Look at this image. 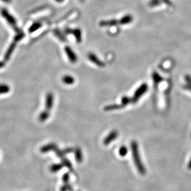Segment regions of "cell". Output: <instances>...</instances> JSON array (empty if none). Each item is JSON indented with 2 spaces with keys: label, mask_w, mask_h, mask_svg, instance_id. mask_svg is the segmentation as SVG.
<instances>
[{
  "label": "cell",
  "mask_w": 191,
  "mask_h": 191,
  "mask_svg": "<svg viewBox=\"0 0 191 191\" xmlns=\"http://www.w3.org/2000/svg\"><path fill=\"white\" fill-rule=\"evenodd\" d=\"M117 136V133L116 131H113L111 132V134L106 138V139H105L104 141V143L105 145H108L110 143L111 141H112L113 140H115L116 139V137Z\"/></svg>",
  "instance_id": "30bf717a"
},
{
  "label": "cell",
  "mask_w": 191,
  "mask_h": 191,
  "mask_svg": "<svg viewBox=\"0 0 191 191\" xmlns=\"http://www.w3.org/2000/svg\"><path fill=\"white\" fill-rule=\"evenodd\" d=\"M53 34L59 39V40H61V42H66V40H67L66 37L64 34L60 29H54Z\"/></svg>",
  "instance_id": "52a82bcc"
},
{
  "label": "cell",
  "mask_w": 191,
  "mask_h": 191,
  "mask_svg": "<svg viewBox=\"0 0 191 191\" xmlns=\"http://www.w3.org/2000/svg\"><path fill=\"white\" fill-rule=\"evenodd\" d=\"M120 21H117L116 20H109V21H103L100 22V25L102 27H106V26H115L118 24Z\"/></svg>",
  "instance_id": "9c48e42d"
},
{
  "label": "cell",
  "mask_w": 191,
  "mask_h": 191,
  "mask_svg": "<svg viewBox=\"0 0 191 191\" xmlns=\"http://www.w3.org/2000/svg\"><path fill=\"white\" fill-rule=\"evenodd\" d=\"M1 14L5 19V20L7 21L9 25H10L13 28V29L15 30L16 33H19L22 31V30H21L17 26V22L16 19L10 14L7 9H6L5 8L1 9Z\"/></svg>",
  "instance_id": "7a4b0ae2"
},
{
  "label": "cell",
  "mask_w": 191,
  "mask_h": 191,
  "mask_svg": "<svg viewBox=\"0 0 191 191\" xmlns=\"http://www.w3.org/2000/svg\"><path fill=\"white\" fill-rule=\"evenodd\" d=\"M10 90V88L7 85H0V94H6Z\"/></svg>",
  "instance_id": "2e32d148"
},
{
  "label": "cell",
  "mask_w": 191,
  "mask_h": 191,
  "mask_svg": "<svg viewBox=\"0 0 191 191\" xmlns=\"http://www.w3.org/2000/svg\"><path fill=\"white\" fill-rule=\"evenodd\" d=\"M131 147H132V151H133V155L134 156V160L136 163V165L137 169H139V172L143 174L146 173V170H145L143 166H142V164L139 154V150H138L136 142H133V143L131 144Z\"/></svg>",
  "instance_id": "6da1fadb"
},
{
  "label": "cell",
  "mask_w": 191,
  "mask_h": 191,
  "mask_svg": "<svg viewBox=\"0 0 191 191\" xmlns=\"http://www.w3.org/2000/svg\"><path fill=\"white\" fill-rule=\"evenodd\" d=\"M77 155H76V160H77V161H79L81 162L82 160V154H81V150L79 149V150L77 151Z\"/></svg>",
  "instance_id": "e0dca14e"
},
{
  "label": "cell",
  "mask_w": 191,
  "mask_h": 191,
  "mask_svg": "<svg viewBox=\"0 0 191 191\" xmlns=\"http://www.w3.org/2000/svg\"><path fill=\"white\" fill-rule=\"evenodd\" d=\"M5 66V61H0V69L3 68Z\"/></svg>",
  "instance_id": "ffe728a7"
},
{
  "label": "cell",
  "mask_w": 191,
  "mask_h": 191,
  "mask_svg": "<svg viewBox=\"0 0 191 191\" xmlns=\"http://www.w3.org/2000/svg\"><path fill=\"white\" fill-rule=\"evenodd\" d=\"M132 21H133V17L130 15H126L120 21V23L121 24H128L131 22Z\"/></svg>",
  "instance_id": "5bb4252c"
},
{
  "label": "cell",
  "mask_w": 191,
  "mask_h": 191,
  "mask_svg": "<svg viewBox=\"0 0 191 191\" xmlns=\"http://www.w3.org/2000/svg\"><path fill=\"white\" fill-rule=\"evenodd\" d=\"M64 51L66 53L67 56L68 57L69 60L70 61L71 63H75L77 61V55H76L75 53L69 47H66L64 48Z\"/></svg>",
  "instance_id": "277c9868"
},
{
  "label": "cell",
  "mask_w": 191,
  "mask_h": 191,
  "mask_svg": "<svg viewBox=\"0 0 191 191\" xmlns=\"http://www.w3.org/2000/svg\"><path fill=\"white\" fill-rule=\"evenodd\" d=\"M24 37H25V33L22 30L20 32L16 33V35L14 36V40H13V41H14V42L17 43L18 42L21 41Z\"/></svg>",
  "instance_id": "9a60e30c"
},
{
  "label": "cell",
  "mask_w": 191,
  "mask_h": 191,
  "mask_svg": "<svg viewBox=\"0 0 191 191\" xmlns=\"http://www.w3.org/2000/svg\"><path fill=\"white\" fill-rule=\"evenodd\" d=\"M16 44H17V42L13 41L9 45V47L8 49L7 50V51H6V53L4 55V61L5 62L8 61L10 59L11 56L12 55L13 51H14V50L16 47Z\"/></svg>",
  "instance_id": "5b68a950"
},
{
  "label": "cell",
  "mask_w": 191,
  "mask_h": 191,
  "mask_svg": "<svg viewBox=\"0 0 191 191\" xmlns=\"http://www.w3.org/2000/svg\"><path fill=\"white\" fill-rule=\"evenodd\" d=\"M2 1L5 3H10L11 1V0H2Z\"/></svg>",
  "instance_id": "44dd1931"
},
{
  "label": "cell",
  "mask_w": 191,
  "mask_h": 191,
  "mask_svg": "<svg viewBox=\"0 0 191 191\" xmlns=\"http://www.w3.org/2000/svg\"><path fill=\"white\" fill-rule=\"evenodd\" d=\"M120 154L121 156H124L127 154V148L125 147H122L120 150Z\"/></svg>",
  "instance_id": "d6986e66"
},
{
  "label": "cell",
  "mask_w": 191,
  "mask_h": 191,
  "mask_svg": "<svg viewBox=\"0 0 191 191\" xmlns=\"http://www.w3.org/2000/svg\"><path fill=\"white\" fill-rule=\"evenodd\" d=\"M53 102V95L51 93H49L47 96V100H46V107L47 110H50L51 108Z\"/></svg>",
  "instance_id": "8fae6325"
},
{
  "label": "cell",
  "mask_w": 191,
  "mask_h": 191,
  "mask_svg": "<svg viewBox=\"0 0 191 191\" xmlns=\"http://www.w3.org/2000/svg\"><path fill=\"white\" fill-rule=\"evenodd\" d=\"M55 1L58 2V3H61V2H63L64 1V0H55Z\"/></svg>",
  "instance_id": "7402d4cb"
},
{
  "label": "cell",
  "mask_w": 191,
  "mask_h": 191,
  "mask_svg": "<svg viewBox=\"0 0 191 191\" xmlns=\"http://www.w3.org/2000/svg\"><path fill=\"white\" fill-rule=\"evenodd\" d=\"M42 23L41 22H34L33 24L31 25L30 27H29V31L30 33H32V32H34L35 31H37L38 29H40L42 27Z\"/></svg>",
  "instance_id": "7c38bea8"
},
{
  "label": "cell",
  "mask_w": 191,
  "mask_h": 191,
  "mask_svg": "<svg viewBox=\"0 0 191 191\" xmlns=\"http://www.w3.org/2000/svg\"><path fill=\"white\" fill-rule=\"evenodd\" d=\"M84 1H85V0H80V1H81V2H83Z\"/></svg>",
  "instance_id": "603a6c76"
},
{
  "label": "cell",
  "mask_w": 191,
  "mask_h": 191,
  "mask_svg": "<svg viewBox=\"0 0 191 191\" xmlns=\"http://www.w3.org/2000/svg\"><path fill=\"white\" fill-rule=\"evenodd\" d=\"M65 34H72L73 35L76 39V41L78 43H80L82 40V32L79 29H71L70 28H66L64 30Z\"/></svg>",
  "instance_id": "3957f363"
},
{
  "label": "cell",
  "mask_w": 191,
  "mask_h": 191,
  "mask_svg": "<svg viewBox=\"0 0 191 191\" xmlns=\"http://www.w3.org/2000/svg\"><path fill=\"white\" fill-rule=\"evenodd\" d=\"M88 58L89 59V60L92 61V63H94L96 65L100 67H103L105 66L104 63L98 58L94 53H90L88 54Z\"/></svg>",
  "instance_id": "8992f818"
},
{
  "label": "cell",
  "mask_w": 191,
  "mask_h": 191,
  "mask_svg": "<svg viewBox=\"0 0 191 191\" xmlns=\"http://www.w3.org/2000/svg\"><path fill=\"white\" fill-rule=\"evenodd\" d=\"M62 80L64 84H68V85H71L73 84L75 81L74 78L71 76H69V75H66V76H64L62 79Z\"/></svg>",
  "instance_id": "4fadbf2b"
},
{
  "label": "cell",
  "mask_w": 191,
  "mask_h": 191,
  "mask_svg": "<svg viewBox=\"0 0 191 191\" xmlns=\"http://www.w3.org/2000/svg\"><path fill=\"white\" fill-rule=\"evenodd\" d=\"M61 165H60V164H56V165H54V166H53L51 168V169L52 171H54V172H56V171H58V170H60L61 167Z\"/></svg>",
  "instance_id": "ac0fdd59"
},
{
  "label": "cell",
  "mask_w": 191,
  "mask_h": 191,
  "mask_svg": "<svg viewBox=\"0 0 191 191\" xmlns=\"http://www.w3.org/2000/svg\"><path fill=\"white\" fill-rule=\"evenodd\" d=\"M147 85L146 84H143L139 88V89H137L136 94H135V98L137 100V98H139L140 96H141L147 90Z\"/></svg>",
  "instance_id": "ba28073f"
}]
</instances>
